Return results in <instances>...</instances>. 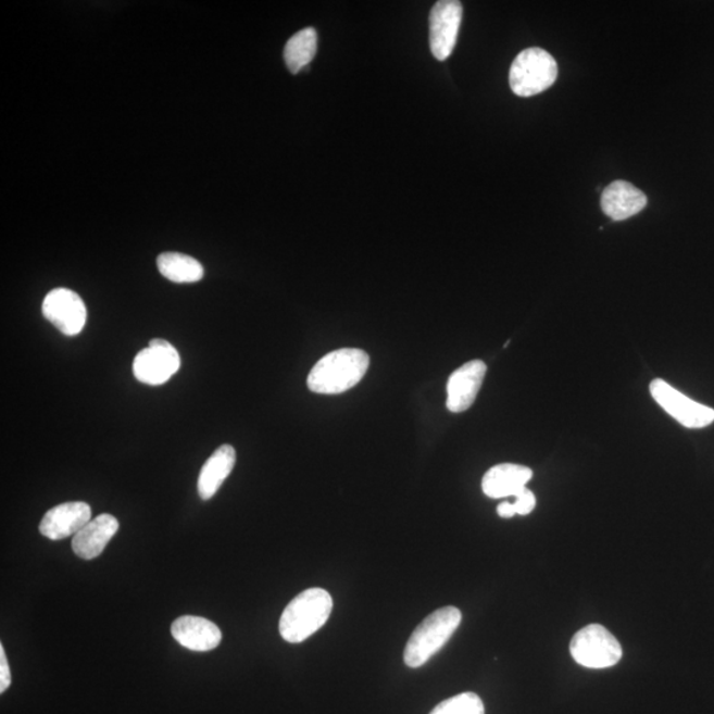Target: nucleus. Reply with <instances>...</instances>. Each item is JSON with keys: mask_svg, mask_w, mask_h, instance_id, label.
Returning a JSON list of instances; mask_svg holds the SVG:
<instances>
[{"mask_svg": "<svg viewBox=\"0 0 714 714\" xmlns=\"http://www.w3.org/2000/svg\"><path fill=\"white\" fill-rule=\"evenodd\" d=\"M369 367L367 352L358 348H341L329 352L314 365L308 377L311 392L340 394L362 380Z\"/></svg>", "mask_w": 714, "mask_h": 714, "instance_id": "1", "label": "nucleus"}, {"mask_svg": "<svg viewBox=\"0 0 714 714\" xmlns=\"http://www.w3.org/2000/svg\"><path fill=\"white\" fill-rule=\"evenodd\" d=\"M333 607V597L328 591L320 588L302 591L280 615V637L292 644L304 642L326 625Z\"/></svg>", "mask_w": 714, "mask_h": 714, "instance_id": "2", "label": "nucleus"}, {"mask_svg": "<svg viewBox=\"0 0 714 714\" xmlns=\"http://www.w3.org/2000/svg\"><path fill=\"white\" fill-rule=\"evenodd\" d=\"M462 622L460 609L448 606L437 610L423 621L409 638L404 662L408 667L419 668L441 651Z\"/></svg>", "mask_w": 714, "mask_h": 714, "instance_id": "3", "label": "nucleus"}, {"mask_svg": "<svg viewBox=\"0 0 714 714\" xmlns=\"http://www.w3.org/2000/svg\"><path fill=\"white\" fill-rule=\"evenodd\" d=\"M559 76V65L551 53L528 48L518 53L510 71L512 91L518 97H533L551 88Z\"/></svg>", "mask_w": 714, "mask_h": 714, "instance_id": "4", "label": "nucleus"}, {"mask_svg": "<svg viewBox=\"0 0 714 714\" xmlns=\"http://www.w3.org/2000/svg\"><path fill=\"white\" fill-rule=\"evenodd\" d=\"M571 654L583 667L602 669L613 667L622 659L621 643L607 628L589 625L579 630L571 642Z\"/></svg>", "mask_w": 714, "mask_h": 714, "instance_id": "5", "label": "nucleus"}, {"mask_svg": "<svg viewBox=\"0 0 714 714\" xmlns=\"http://www.w3.org/2000/svg\"><path fill=\"white\" fill-rule=\"evenodd\" d=\"M179 368V352L164 339H152L149 347L140 351L133 363L137 380L154 387L167 383Z\"/></svg>", "mask_w": 714, "mask_h": 714, "instance_id": "6", "label": "nucleus"}, {"mask_svg": "<svg viewBox=\"0 0 714 714\" xmlns=\"http://www.w3.org/2000/svg\"><path fill=\"white\" fill-rule=\"evenodd\" d=\"M651 396L661 405L665 412L674 417L677 423L688 427V429H701L714 423V411L710 406L699 404L679 390L671 387L662 378H655L650 384Z\"/></svg>", "mask_w": 714, "mask_h": 714, "instance_id": "7", "label": "nucleus"}, {"mask_svg": "<svg viewBox=\"0 0 714 714\" xmlns=\"http://www.w3.org/2000/svg\"><path fill=\"white\" fill-rule=\"evenodd\" d=\"M42 315L66 337H75L87 323L88 311L77 292L70 289H54L48 292L42 302Z\"/></svg>", "mask_w": 714, "mask_h": 714, "instance_id": "8", "label": "nucleus"}, {"mask_svg": "<svg viewBox=\"0 0 714 714\" xmlns=\"http://www.w3.org/2000/svg\"><path fill=\"white\" fill-rule=\"evenodd\" d=\"M463 5L458 0H441L433 8L429 17L431 53L439 61L453 53L460 34Z\"/></svg>", "mask_w": 714, "mask_h": 714, "instance_id": "9", "label": "nucleus"}, {"mask_svg": "<svg viewBox=\"0 0 714 714\" xmlns=\"http://www.w3.org/2000/svg\"><path fill=\"white\" fill-rule=\"evenodd\" d=\"M91 521L88 503L68 502L53 506L41 518L39 530L47 539L57 541L76 536Z\"/></svg>", "mask_w": 714, "mask_h": 714, "instance_id": "10", "label": "nucleus"}, {"mask_svg": "<svg viewBox=\"0 0 714 714\" xmlns=\"http://www.w3.org/2000/svg\"><path fill=\"white\" fill-rule=\"evenodd\" d=\"M486 372L487 365L481 360H473L449 377L447 405L450 412H466L474 404L485 381Z\"/></svg>", "mask_w": 714, "mask_h": 714, "instance_id": "11", "label": "nucleus"}, {"mask_svg": "<svg viewBox=\"0 0 714 714\" xmlns=\"http://www.w3.org/2000/svg\"><path fill=\"white\" fill-rule=\"evenodd\" d=\"M171 634L180 646L198 652L217 649L222 643V630L213 622L201 616L183 615L171 626Z\"/></svg>", "mask_w": 714, "mask_h": 714, "instance_id": "12", "label": "nucleus"}, {"mask_svg": "<svg viewBox=\"0 0 714 714\" xmlns=\"http://www.w3.org/2000/svg\"><path fill=\"white\" fill-rule=\"evenodd\" d=\"M120 523L117 518L109 514H102L91 521L79 533L73 537V552L83 560H95L105 551L107 546L118 533Z\"/></svg>", "mask_w": 714, "mask_h": 714, "instance_id": "13", "label": "nucleus"}, {"mask_svg": "<svg viewBox=\"0 0 714 714\" xmlns=\"http://www.w3.org/2000/svg\"><path fill=\"white\" fill-rule=\"evenodd\" d=\"M647 205V197L631 183L616 180L603 189L601 197L602 211L614 222H624L642 212Z\"/></svg>", "mask_w": 714, "mask_h": 714, "instance_id": "14", "label": "nucleus"}, {"mask_svg": "<svg viewBox=\"0 0 714 714\" xmlns=\"http://www.w3.org/2000/svg\"><path fill=\"white\" fill-rule=\"evenodd\" d=\"M533 475V469L529 467L502 463L488 469L481 480V490L491 499L515 497L526 488Z\"/></svg>", "mask_w": 714, "mask_h": 714, "instance_id": "15", "label": "nucleus"}, {"mask_svg": "<svg viewBox=\"0 0 714 714\" xmlns=\"http://www.w3.org/2000/svg\"><path fill=\"white\" fill-rule=\"evenodd\" d=\"M236 465V450L230 444H222L213 453L201 468L198 479L199 497L210 500L216 496L220 487L231 473Z\"/></svg>", "mask_w": 714, "mask_h": 714, "instance_id": "16", "label": "nucleus"}, {"mask_svg": "<svg viewBox=\"0 0 714 714\" xmlns=\"http://www.w3.org/2000/svg\"><path fill=\"white\" fill-rule=\"evenodd\" d=\"M159 272L164 278L175 284L199 283L204 277V267L191 255L167 252L156 260Z\"/></svg>", "mask_w": 714, "mask_h": 714, "instance_id": "17", "label": "nucleus"}, {"mask_svg": "<svg viewBox=\"0 0 714 714\" xmlns=\"http://www.w3.org/2000/svg\"><path fill=\"white\" fill-rule=\"evenodd\" d=\"M317 34L314 28H304L292 35L286 42L284 58L291 73L301 72L313 61L316 54Z\"/></svg>", "mask_w": 714, "mask_h": 714, "instance_id": "18", "label": "nucleus"}, {"mask_svg": "<svg viewBox=\"0 0 714 714\" xmlns=\"http://www.w3.org/2000/svg\"><path fill=\"white\" fill-rule=\"evenodd\" d=\"M430 714H485V704L478 694L466 692L442 701Z\"/></svg>", "mask_w": 714, "mask_h": 714, "instance_id": "19", "label": "nucleus"}, {"mask_svg": "<svg viewBox=\"0 0 714 714\" xmlns=\"http://www.w3.org/2000/svg\"><path fill=\"white\" fill-rule=\"evenodd\" d=\"M515 511L516 515L526 516L535 510L536 506V497L535 493L528 488H523V490L515 496Z\"/></svg>", "mask_w": 714, "mask_h": 714, "instance_id": "20", "label": "nucleus"}, {"mask_svg": "<svg viewBox=\"0 0 714 714\" xmlns=\"http://www.w3.org/2000/svg\"><path fill=\"white\" fill-rule=\"evenodd\" d=\"M11 686V671L3 644L0 646V692L4 693Z\"/></svg>", "mask_w": 714, "mask_h": 714, "instance_id": "21", "label": "nucleus"}, {"mask_svg": "<svg viewBox=\"0 0 714 714\" xmlns=\"http://www.w3.org/2000/svg\"><path fill=\"white\" fill-rule=\"evenodd\" d=\"M498 515L503 518L514 517L516 515L514 503H500L498 505Z\"/></svg>", "mask_w": 714, "mask_h": 714, "instance_id": "22", "label": "nucleus"}]
</instances>
